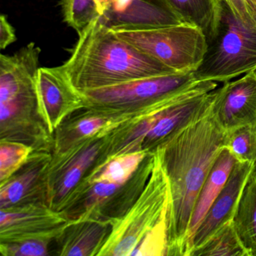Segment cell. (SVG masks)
I'll list each match as a JSON object with an SVG mask.
<instances>
[{"label": "cell", "instance_id": "obj_21", "mask_svg": "<svg viewBox=\"0 0 256 256\" xmlns=\"http://www.w3.org/2000/svg\"><path fill=\"white\" fill-rule=\"evenodd\" d=\"M238 234L251 256H256V170L244 188L234 218Z\"/></svg>", "mask_w": 256, "mask_h": 256}, {"label": "cell", "instance_id": "obj_7", "mask_svg": "<svg viewBox=\"0 0 256 256\" xmlns=\"http://www.w3.org/2000/svg\"><path fill=\"white\" fill-rule=\"evenodd\" d=\"M155 163L156 152L148 154L132 176L124 184L80 182L68 198L61 214L68 221L92 216L115 222L136 203L149 181Z\"/></svg>", "mask_w": 256, "mask_h": 256}, {"label": "cell", "instance_id": "obj_16", "mask_svg": "<svg viewBox=\"0 0 256 256\" xmlns=\"http://www.w3.org/2000/svg\"><path fill=\"white\" fill-rule=\"evenodd\" d=\"M114 222L86 216L68 221L55 240V254L61 256H96L108 239Z\"/></svg>", "mask_w": 256, "mask_h": 256}, {"label": "cell", "instance_id": "obj_5", "mask_svg": "<svg viewBox=\"0 0 256 256\" xmlns=\"http://www.w3.org/2000/svg\"><path fill=\"white\" fill-rule=\"evenodd\" d=\"M256 70V28L235 17L222 0L221 17L215 35L206 41L203 60L194 72L198 82H227Z\"/></svg>", "mask_w": 256, "mask_h": 256}, {"label": "cell", "instance_id": "obj_17", "mask_svg": "<svg viewBox=\"0 0 256 256\" xmlns=\"http://www.w3.org/2000/svg\"><path fill=\"white\" fill-rule=\"evenodd\" d=\"M112 121L92 113L85 108L67 116L58 127L54 136L52 154L66 152L78 144L98 136Z\"/></svg>", "mask_w": 256, "mask_h": 256}, {"label": "cell", "instance_id": "obj_25", "mask_svg": "<svg viewBox=\"0 0 256 256\" xmlns=\"http://www.w3.org/2000/svg\"><path fill=\"white\" fill-rule=\"evenodd\" d=\"M32 152V148L24 144L0 140V184L14 174Z\"/></svg>", "mask_w": 256, "mask_h": 256}, {"label": "cell", "instance_id": "obj_23", "mask_svg": "<svg viewBox=\"0 0 256 256\" xmlns=\"http://www.w3.org/2000/svg\"><path fill=\"white\" fill-rule=\"evenodd\" d=\"M226 148L238 162H250L256 170V124L226 133Z\"/></svg>", "mask_w": 256, "mask_h": 256}, {"label": "cell", "instance_id": "obj_12", "mask_svg": "<svg viewBox=\"0 0 256 256\" xmlns=\"http://www.w3.org/2000/svg\"><path fill=\"white\" fill-rule=\"evenodd\" d=\"M210 114L226 133L256 124V70L216 90Z\"/></svg>", "mask_w": 256, "mask_h": 256}, {"label": "cell", "instance_id": "obj_2", "mask_svg": "<svg viewBox=\"0 0 256 256\" xmlns=\"http://www.w3.org/2000/svg\"><path fill=\"white\" fill-rule=\"evenodd\" d=\"M78 36L70 59L60 67L80 92L178 72L120 38L98 18Z\"/></svg>", "mask_w": 256, "mask_h": 256}, {"label": "cell", "instance_id": "obj_6", "mask_svg": "<svg viewBox=\"0 0 256 256\" xmlns=\"http://www.w3.org/2000/svg\"><path fill=\"white\" fill-rule=\"evenodd\" d=\"M169 184L156 152L149 181L130 210L114 223L112 233L98 256H132L151 232L168 229Z\"/></svg>", "mask_w": 256, "mask_h": 256}, {"label": "cell", "instance_id": "obj_9", "mask_svg": "<svg viewBox=\"0 0 256 256\" xmlns=\"http://www.w3.org/2000/svg\"><path fill=\"white\" fill-rule=\"evenodd\" d=\"M104 148V136L98 134L66 152L52 154L48 168L46 196V203L52 209L62 210L86 173L98 164Z\"/></svg>", "mask_w": 256, "mask_h": 256}, {"label": "cell", "instance_id": "obj_11", "mask_svg": "<svg viewBox=\"0 0 256 256\" xmlns=\"http://www.w3.org/2000/svg\"><path fill=\"white\" fill-rule=\"evenodd\" d=\"M98 19L113 30H145L184 24L168 0H94Z\"/></svg>", "mask_w": 256, "mask_h": 256}, {"label": "cell", "instance_id": "obj_14", "mask_svg": "<svg viewBox=\"0 0 256 256\" xmlns=\"http://www.w3.org/2000/svg\"><path fill=\"white\" fill-rule=\"evenodd\" d=\"M254 169V163L236 162L221 192L187 242L184 256H190L220 228L234 218L244 188Z\"/></svg>", "mask_w": 256, "mask_h": 256}, {"label": "cell", "instance_id": "obj_15", "mask_svg": "<svg viewBox=\"0 0 256 256\" xmlns=\"http://www.w3.org/2000/svg\"><path fill=\"white\" fill-rule=\"evenodd\" d=\"M52 158V152H32L14 174L1 182L0 208L8 209L36 202L46 203L47 172Z\"/></svg>", "mask_w": 256, "mask_h": 256}, {"label": "cell", "instance_id": "obj_29", "mask_svg": "<svg viewBox=\"0 0 256 256\" xmlns=\"http://www.w3.org/2000/svg\"><path fill=\"white\" fill-rule=\"evenodd\" d=\"M256 18V0H247Z\"/></svg>", "mask_w": 256, "mask_h": 256}, {"label": "cell", "instance_id": "obj_1", "mask_svg": "<svg viewBox=\"0 0 256 256\" xmlns=\"http://www.w3.org/2000/svg\"><path fill=\"white\" fill-rule=\"evenodd\" d=\"M226 138L209 113L156 151L170 192L167 256L185 254L196 200L216 158L226 146Z\"/></svg>", "mask_w": 256, "mask_h": 256}, {"label": "cell", "instance_id": "obj_3", "mask_svg": "<svg viewBox=\"0 0 256 256\" xmlns=\"http://www.w3.org/2000/svg\"><path fill=\"white\" fill-rule=\"evenodd\" d=\"M41 49L31 42L13 55H0V140L52 152L54 136L40 113L37 90Z\"/></svg>", "mask_w": 256, "mask_h": 256}, {"label": "cell", "instance_id": "obj_27", "mask_svg": "<svg viewBox=\"0 0 256 256\" xmlns=\"http://www.w3.org/2000/svg\"><path fill=\"white\" fill-rule=\"evenodd\" d=\"M236 18L248 28H256V18L247 0H223Z\"/></svg>", "mask_w": 256, "mask_h": 256}, {"label": "cell", "instance_id": "obj_4", "mask_svg": "<svg viewBox=\"0 0 256 256\" xmlns=\"http://www.w3.org/2000/svg\"><path fill=\"white\" fill-rule=\"evenodd\" d=\"M194 72L142 78L114 86L80 92L84 108L112 122L144 109L178 100L203 86Z\"/></svg>", "mask_w": 256, "mask_h": 256}, {"label": "cell", "instance_id": "obj_28", "mask_svg": "<svg viewBox=\"0 0 256 256\" xmlns=\"http://www.w3.org/2000/svg\"><path fill=\"white\" fill-rule=\"evenodd\" d=\"M17 40L16 32L12 25L8 22L7 16L1 14L0 16V48H6L10 44Z\"/></svg>", "mask_w": 256, "mask_h": 256}, {"label": "cell", "instance_id": "obj_8", "mask_svg": "<svg viewBox=\"0 0 256 256\" xmlns=\"http://www.w3.org/2000/svg\"><path fill=\"white\" fill-rule=\"evenodd\" d=\"M114 31L120 38L178 72L196 71L206 52L205 36L197 26L187 24Z\"/></svg>", "mask_w": 256, "mask_h": 256}, {"label": "cell", "instance_id": "obj_26", "mask_svg": "<svg viewBox=\"0 0 256 256\" xmlns=\"http://www.w3.org/2000/svg\"><path fill=\"white\" fill-rule=\"evenodd\" d=\"M52 241L25 240L12 244H0V252L5 256H52L50 244Z\"/></svg>", "mask_w": 256, "mask_h": 256}, {"label": "cell", "instance_id": "obj_13", "mask_svg": "<svg viewBox=\"0 0 256 256\" xmlns=\"http://www.w3.org/2000/svg\"><path fill=\"white\" fill-rule=\"evenodd\" d=\"M37 90L40 113L52 134L67 116L84 108L82 94L60 66L40 67Z\"/></svg>", "mask_w": 256, "mask_h": 256}, {"label": "cell", "instance_id": "obj_18", "mask_svg": "<svg viewBox=\"0 0 256 256\" xmlns=\"http://www.w3.org/2000/svg\"><path fill=\"white\" fill-rule=\"evenodd\" d=\"M236 162L233 154L226 146L220 151L196 200L188 226L186 244L197 230L217 196L221 192Z\"/></svg>", "mask_w": 256, "mask_h": 256}, {"label": "cell", "instance_id": "obj_19", "mask_svg": "<svg viewBox=\"0 0 256 256\" xmlns=\"http://www.w3.org/2000/svg\"><path fill=\"white\" fill-rule=\"evenodd\" d=\"M168 2L184 24L199 28L206 41L215 35L221 17L222 0H168Z\"/></svg>", "mask_w": 256, "mask_h": 256}, {"label": "cell", "instance_id": "obj_20", "mask_svg": "<svg viewBox=\"0 0 256 256\" xmlns=\"http://www.w3.org/2000/svg\"><path fill=\"white\" fill-rule=\"evenodd\" d=\"M148 154L150 152H132L107 158L91 168L80 182L90 184L107 181L124 184L132 176Z\"/></svg>", "mask_w": 256, "mask_h": 256}, {"label": "cell", "instance_id": "obj_22", "mask_svg": "<svg viewBox=\"0 0 256 256\" xmlns=\"http://www.w3.org/2000/svg\"><path fill=\"white\" fill-rule=\"evenodd\" d=\"M190 256H251L242 244L233 220L212 234Z\"/></svg>", "mask_w": 256, "mask_h": 256}, {"label": "cell", "instance_id": "obj_24", "mask_svg": "<svg viewBox=\"0 0 256 256\" xmlns=\"http://www.w3.org/2000/svg\"><path fill=\"white\" fill-rule=\"evenodd\" d=\"M64 20L80 34L98 17L94 0H60Z\"/></svg>", "mask_w": 256, "mask_h": 256}, {"label": "cell", "instance_id": "obj_10", "mask_svg": "<svg viewBox=\"0 0 256 256\" xmlns=\"http://www.w3.org/2000/svg\"><path fill=\"white\" fill-rule=\"evenodd\" d=\"M0 216V244L32 240L54 242L68 222L44 202L1 209Z\"/></svg>", "mask_w": 256, "mask_h": 256}]
</instances>
